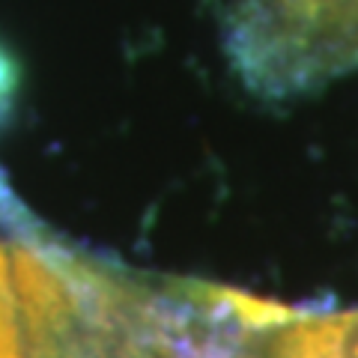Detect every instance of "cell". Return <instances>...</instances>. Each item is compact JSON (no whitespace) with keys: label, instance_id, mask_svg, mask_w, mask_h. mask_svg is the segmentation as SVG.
Here are the masks:
<instances>
[{"label":"cell","instance_id":"6da1fadb","mask_svg":"<svg viewBox=\"0 0 358 358\" xmlns=\"http://www.w3.org/2000/svg\"><path fill=\"white\" fill-rule=\"evenodd\" d=\"M227 45L251 90L301 93L358 69V0H236Z\"/></svg>","mask_w":358,"mask_h":358},{"label":"cell","instance_id":"7a4b0ae2","mask_svg":"<svg viewBox=\"0 0 358 358\" xmlns=\"http://www.w3.org/2000/svg\"><path fill=\"white\" fill-rule=\"evenodd\" d=\"M15 293L6 281V263L3 248H0V358H24L21 350V326H18V308Z\"/></svg>","mask_w":358,"mask_h":358}]
</instances>
